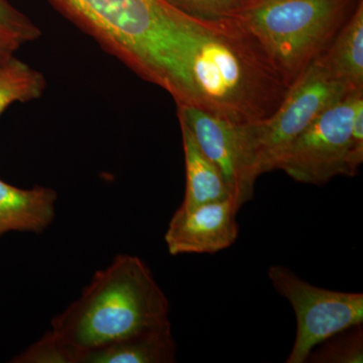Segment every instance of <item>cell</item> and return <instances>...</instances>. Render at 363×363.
I'll return each mask as SVG.
<instances>
[{
  "label": "cell",
  "mask_w": 363,
  "mask_h": 363,
  "mask_svg": "<svg viewBox=\"0 0 363 363\" xmlns=\"http://www.w3.org/2000/svg\"><path fill=\"white\" fill-rule=\"evenodd\" d=\"M184 68L191 106L248 125L269 118L291 86L257 40L234 18H192L185 35Z\"/></svg>",
  "instance_id": "obj_1"
},
{
  "label": "cell",
  "mask_w": 363,
  "mask_h": 363,
  "mask_svg": "<svg viewBox=\"0 0 363 363\" xmlns=\"http://www.w3.org/2000/svg\"><path fill=\"white\" fill-rule=\"evenodd\" d=\"M143 80L177 105H190L184 68L185 33L193 16L164 0H49Z\"/></svg>",
  "instance_id": "obj_2"
},
{
  "label": "cell",
  "mask_w": 363,
  "mask_h": 363,
  "mask_svg": "<svg viewBox=\"0 0 363 363\" xmlns=\"http://www.w3.org/2000/svg\"><path fill=\"white\" fill-rule=\"evenodd\" d=\"M169 305L147 264L118 255L100 269L80 297L52 318L51 330L72 363L91 350L168 323Z\"/></svg>",
  "instance_id": "obj_3"
},
{
  "label": "cell",
  "mask_w": 363,
  "mask_h": 363,
  "mask_svg": "<svg viewBox=\"0 0 363 363\" xmlns=\"http://www.w3.org/2000/svg\"><path fill=\"white\" fill-rule=\"evenodd\" d=\"M359 0H248L234 20L289 86L324 54Z\"/></svg>",
  "instance_id": "obj_4"
},
{
  "label": "cell",
  "mask_w": 363,
  "mask_h": 363,
  "mask_svg": "<svg viewBox=\"0 0 363 363\" xmlns=\"http://www.w3.org/2000/svg\"><path fill=\"white\" fill-rule=\"evenodd\" d=\"M362 91V90H358ZM357 92L332 77L319 60L291 86L276 112L257 123L241 125L253 173L274 171L286 150L329 106Z\"/></svg>",
  "instance_id": "obj_5"
},
{
  "label": "cell",
  "mask_w": 363,
  "mask_h": 363,
  "mask_svg": "<svg viewBox=\"0 0 363 363\" xmlns=\"http://www.w3.org/2000/svg\"><path fill=\"white\" fill-rule=\"evenodd\" d=\"M269 278L274 290L292 305L297 318V336L286 363L307 362L320 343L362 324V293L337 292L313 286L281 266L269 267Z\"/></svg>",
  "instance_id": "obj_6"
},
{
  "label": "cell",
  "mask_w": 363,
  "mask_h": 363,
  "mask_svg": "<svg viewBox=\"0 0 363 363\" xmlns=\"http://www.w3.org/2000/svg\"><path fill=\"white\" fill-rule=\"evenodd\" d=\"M362 99L363 90L357 91L325 109L294 140L276 169L300 183L318 186L347 176L353 116Z\"/></svg>",
  "instance_id": "obj_7"
},
{
  "label": "cell",
  "mask_w": 363,
  "mask_h": 363,
  "mask_svg": "<svg viewBox=\"0 0 363 363\" xmlns=\"http://www.w3.org/2000/svg\"><path fill=\"white\" fill-rule=\"evenodd\" d=\"M178 116L203 154L221 172L234 202L240 208L250 201L257 177L253 173L241 125L191 105L178 106Z\"/></svg>",
  "instance_id": "obj_8"
},
{
  "label": "cell",
  "mask_w": 363,
  "mask_h": 363,
  "mask_svg": "<svg viewBox=\"0 0 363 363\" xmlns=\"http://www.w3.org/2000/svg\"><path fill=\"white\" fill-rule=\"evenodd\" d=\"M240 206L233 199L180 206L169 221L164 235L172 255L215 253L230 247L238 240Z\"/></svg>",
  "instance_id": "obj_9"
},
{
  "label": "cell",
  "mask_w": 363,
  "mask_h": 363,
  "mask_svg": "<svg viewBox=\"0 0 363 363\" xmlns=\"http://www.w3.org/2000/svg\"><path fill=\"white\" fill-rule=\"evenodd\" d=\"M57 199L54 189H21L0 180V238L11 231L42 233L54 221Z\"/></svg>",
  "instance_id": "obj_10"
},
{
  "label": "cell",
  "mask_w": 363,
  "mask_h": 363,
  "mask_svg": "<svg viewBox=\"0 0 363 363\" xmlns=\"http://www.w3.org/2000/svg\"><path fill=\"white\" fill-rule=\"evenodd\" d=\"M176 352L168 322L91 350L79 363H172Z\"/></svg>",
  "instance_id": "obj_11"
},
{
  "label": "cell",
  "mask_w": 363,
  "mask_h": 363,
  "mask_svg": "<svg viewBox=\"0 0 363 363\" xmlns=\"http://www.w3.org/2000/svg\"><path fill=\"white\" fill-rule=\"evenodd\" d=\"M332 77L352 90H363V1L319 58Z\"/></svg>",
  "instance_id": "obj_12"
},
{
  "label": "cell",
  "mask_w": 363,
  "mask_h": 363,
  "mask_svg": "<svg viewBox=\"0 0 363 363\" xmlns=\"http://www.w3.org/2000/svg\"><path fill=\"white\" fill-rule=\"evenodd\" d=\"M180 126L186 164V192L180 206L233 199L221 172L203 154L188 126L183 121Z\"/></svg>",
  "instance_id": "obj_13"
},
{
  "label": "cell",
  "mask_w": 363,
  "mask_h": 363,
  "mask_svg": "<svg viewBox=\"0 0 363 363\" xmlns=\"http://www.w3.org/2000/svg\"><path fill=\"white\" fill-rule=\"evenodd\" d=\"M45 79L16 57L0 68V116L14 102L38 99L44 93Z\"/></svg>",
  "instance_id": "obj_14"
},
{
  "label": "cell",
  "mask_w": 363,
  "mask_h": 363,
  "mask_svg": "<svg viewBox=\"0 0 363 363\" xmlns=\"http://www.w3.org/2000/svg\"><path fill=\"white\" fill-rule=\"evenodd\" d=\"M307 362L317 363H362L363 362L362 324L339 332L317 345Z\"/></svg>",
  "instance_id": "obj_15"
},
{
  "label": "cell",
  "mask_w": 363,
  "mask_h": 363,
  "mask_svg": "<svg viewBox=\"0 0 363 363\" xmlns=\"http://www.w3.org/2000/svg\"><path fill=\"white\" fill-rule=\"evenodd\" d=\"M169 6L199 20H233L248 0H164Z\"/></svg>",
  "instance_id": "obj_16"
},
{
  "label": "cell",
  "mask_w": 363,
  "mask_h": 363,
  "mask_svg": "<svg viewBox=\"0 0 363 363\" xmlns=\"http://www.w3.org/2000/svg\"><path fill=\"white\" fill-rule=\"evenodd\" d=\"M40 28L7 0H0V40L21 45L39 39Z\"/></svg>",
  "instance_id": "obj_17"
},
{
  "label": "cell",
  "mask_w": 363,
  "mask_h": 363,
  "mask_svg": "<svg viewBox=\"0 0 363 363\" xmlns=\"http://www.w3.org/2000/svg\"><path fill=\"white\" fill-rule=\"evenodd\" d=\"M13 362L18 363H72L70 355L59 342L54 332H45L37 342L18 355Z\"/></svg>",
  "instance_id": "obj_18"
},
{
  "label": "cell",
  "mask_w": 363,
  "mask_h": 363,
  "mask_svg": "<svg viewBox=\"0 0 363 363\" xmlns=\"http://www.w3.org/2000/svg\"><path fill=\"white\" fill-rule=\"evenodd\" d=\"M363 162V99L358 102L353 116L350 156H348V177L357 175Z\"/></svg>",
  "instance_id": "obj_19"
},
{
  "label": "cell",
  "mask_w": 363,
  "mask_h": 363,
  "mask_svg": "<svg viewBox=\"0 0 363 363\" xmlns=\"http://www.w3.org/2000/svg\"><path fill=\"white\" fill-rule=\"evenodd\" d=\"M20 48V45L7 40H0V68L6 65L11 59L14 58V52Z\"/></svg>",
  "instance_id": "obj_20"
}]
</instances>
